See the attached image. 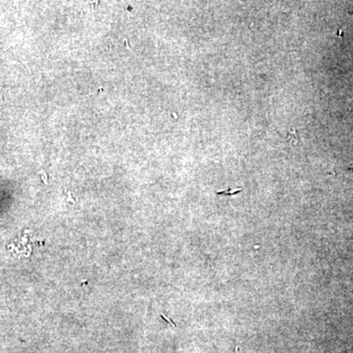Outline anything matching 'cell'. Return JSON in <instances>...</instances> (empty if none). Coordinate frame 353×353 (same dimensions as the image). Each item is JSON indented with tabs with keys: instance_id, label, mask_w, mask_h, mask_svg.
<instances>
[{
	"instance_id": "1",
	"label": "cell",
	"mask_w": 353,
	"mask_h": 353,
	"mask_svg": "<svg viewBox=\"0 0 353 353\" xmlns=\"http://www.w3.org/2000/svg\"><path fill=\"white\" fill-rule=\"evenodd\" d=\"M241 190V188H228L227 190H222L218 191L217 194H225V195H231V194H235L237 192H240Z\"/></svg>"
}]
</instances>
